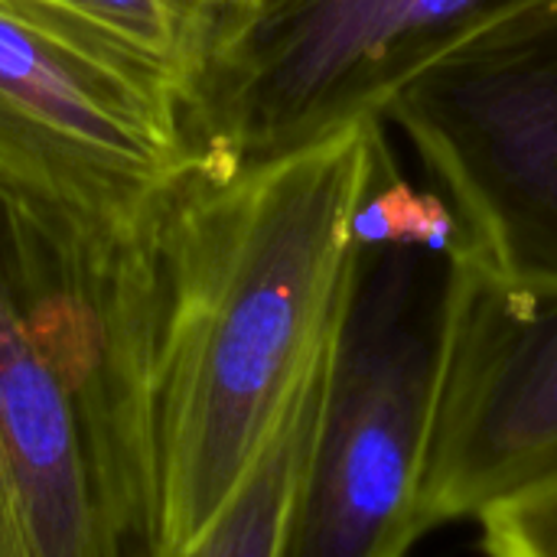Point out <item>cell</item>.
<instances>
[{
  "label": "cell",
  "instance_id": "8",
  "mask_svg": "<svg viewBox=\"0 0 557 557\" xmlns=\"http://www.w3.org/2000/svg\"><path fill=\"white\" fill-rule=\"evenodd\" d=\"M235 0H0L95 55L189 98Z\"/></svg>",
  "mask_w": 557,
  "mask_h": 557
},
{
  "label": "cell",
  "instance_id": "3",
  "mask_svg": "<svg viewBox=\"0 0 557 557\" xmlns=\"http://www.w3.org/2000/svg\"><path fill=\"white\" fill-rule=\"evenodd\" d=\"M545 0H235L183 101L212 173L268 163L366 121L441 59Z\"/></svg>",
  "mask_w": 557,
  "mask_h": 557
},
{
  "label": "cell",
  "instance_id": "7",
  "mask_svg": "<svg viewBox=\"0 0 557 557\" xmlns=\"http://www.w3.org/2000/svg\"><path fill=\"white\" fill-rule=\"evenodd\" d=\"M0 557H121L78 405L0 251Z\"/></svg>",
  "mask_w": 557,
  "mask_h": 557
},
{
  "label": "cell",
  "instance_id": "11",
  "mask_svg": "<svg viewBox=\"0 0 557 557\" xmlns=\"http://www.w3.org/2000/svg\"><path fill=\"white\" fill-rule=\"evenodd\" d=\"M490 557H557V480L480 519Z\"/></svg>",
  "mask_w": 557,
  "mask_h": 557
},
{
  "label": "cell",
  "instance_id": "1",
  "mask_svg": "<svg viewBox=\"0 0 557 557\" xmlns=\"http://www.w3.org/2000/svg\"><path fill=\"white\" fill-rule=\"evenodd\" d=\"M382 134L385 121H366L232 173L196 166L160 206L166 320L147 555H180L212 525L330 352Z\"/></svg>",
  "mask_w": 557,
  "mask_h": 557
},
{
  "label": "cell",
  "instance_id": "10",
  "mask_svg": "<svg viewBox=\"0 0 557 557\" xmlns=\"http://www.w3.org/2000/svg\"><path fill=\"white\" fill-rule=\"evenodd\" d=\"M352 242L359 248L395 245L473 261V245L457 209L444 193L431 186L418 189L405 180L385 134L375 147L366 193L352 212Z\"/></svg>",
  "mask_w": 557,
  "mask_h": 557
},
{
  "label": "cell",
  "instance_id": "9",
  "mask_svg": "<svg viewBox=\"0 0 557 557\" xmlns=\"http://www.w3.org/2000/svg\"><path fill=\"white\" fill-rule=\"evenodd\" d=\"M330 359H333V346L317 362V369L304 379V385L284 408L271 441L264 444L261 457L248 470L245 483L222 506V512L212 519V525L180 555L153 552L144 557H281L294 496L323 408Z\"/></svg>",
  "mask_w": 557,
  "mask_h": 557
},
{
  "label": "cell",
  "instance_id": "6",
  "mask_svg": "<svg viewBox=\"0 0 557 557\" xmlns=\"http://www.w3.org/2000/svg\"><path fill=\"white\" fill-rule=\"evenodd\" d=\"M557 480V287L463 261L431 418L424 529L480 522Z\"/></svg>",
  "mask_w": 557,
  "mask_h": 557
},
{
  "label": "cell",
  "instance_id": "5",
  "mask_svg": "<svg viewBox=\"0 0 557 557\" xmlns=\"http://www.w3.org/2000/svg\"><path fill=\"white\" fill-rule=\"evenodd\" d=\"M196 166L173 91L0 7V186L144 225Z\"/></svg>",
  "mask_w": 557,
  "mask_h": 557
},
{
  "label": "cell",
  "instance_id": "4",
  "mask_svg": "<svg viewBox=\"0 0 557 557\" xmlns=\"http://www.w3.org/2000/svg\"><path fill=\"white\" fill-rule=\"evenodd\" d=\"M457 209L473 264L557 287V0L460 46L385 111Z\"/></svg>",
  "mask_w": 557,
  "mask_h": 557
},
{
  "label": "cell",
  "instance_id": "2",
  "mask_svg": "<svg viewBox=\"0 0 557 557\" xmlns=\"http://www.w3.org/2000/svg\"><path fill=\"white\" fill-rule=\"evenodd\" d=\"M463 258L356 245L317 434L281 557H411Z\"/></svg>",
  "mask_w": 557,
  "mask_h": 557
}]
</instances>
